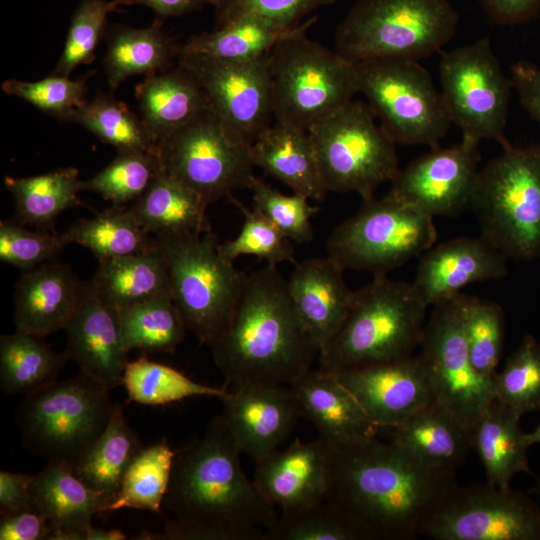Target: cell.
<instances>
[{"mask_svg": "<svg viewBox=\"0 0 540 540\" xmlns=\"http://www.w3.org/2000/svg\"><path fill=\"white\" fill-rule=\"evenodd\" d=\"M358 91L395 143L438 146L451 120L441 92L416 60L374 58L356 62Z\"/></svg>", "mask_w": 540, "mask_h": 540, "instance_id": "4fadbf2b", "label": "cell"}, {"mask_svg": "<svg viewBox=\"0 0 540 540\" xmlns=\"http://www.w3.org/2000/svg\"><path fill=\"white\" fill-rule=\"evenodd\" d=\"M34 505L51 525L50 540H84L94 515L105 513L109 500L90 488L65 463L48 462L31 484Z\"/></svg>", "mask_w": 540, "mask_h": 540, "instance_id": "4316f807", "label": "cell"}, {"mask_svg": "<svg viewBox=\"0 0 540 540\" xmlns=\"http://www.w3.org/2000/svg\"><path fill=\"white\" fill-rule=\"evenodd\" d=\"M155 238L167 261L171 297L187 329L210 347L228 326L247 275L220 255L212 231Z\"/></svg>", "mask_w": 540, "mask_h": 540, "instance_id": "30bf717a", "label": "cell"}, {"mask_svg": "<svg viewBox=\"0 0 540 540\" xmlns=\"http://www.w3.org/2000/svg\"><path fill=\"white\" fill-rule=\"evenodd\" d=\"M344 269L329 256L294 264L287 289L305 329L319 350L342 326L353 291L343 278Z\"/></svg>", "mask_w": 540, "mask_h": 540, "instance_id": "d4e9b609", "label": "cell"}, {"mask_svg": "<svg viewBox=\"0 0 540 540\" xmlns=\"http://www.w3.org/2000/svg\"><path fill=\"white\" fill-rule=\"evenodd\" d=\"M69 360L41 337L16 330L0 337V387L6 394H29L57 380Z\"/></svg>", "mask_w": 540, "mask_h": 540, "instance_id": "74e56055", "label": "cell"}, {"mask_svg": "<svg viewBox=\"0 0 540 540\" xmlns=\"http://www.w3.org/2000/svg\"><path fill=\"white\" fill-rule=\"evenodd\" d=\"M225 385H290L311 369L319 347L289 297L287 280L267 264L246 276L222 335L210 346Z\"/></svg>", "mask_w": 540, "mask_h": 540, "instance_id": "3957f363", "label": "cell"}, {"mask_svg": "<svg viewBox=\"0 0 540 540\" xmlns=\"http://www.w3.org/2000/svg\"><path fill=\"white\" fill-rule=\"evenodd\" d=\"M470 208L482 236L507 258L540 256V144L511 146L478 175Z\"/></svg>", "mask_w": 540, "mask_h": 540, "instance_id": "ba28073f", "label": "cell"}, {"mask_svg": "<svg viewBox=\"0 0 540 540\" xmlns=\"http://www.w3.org/2000/svg\"><path fill=\"white\" fill-rule=\"evenodd\" d=\"M526 440L529 446L540 444V423L532 432L526 433Z\"/></svg>", "mask_w": 540, "mask_h": 540, "instance_id": "6125c7cd", "label": "cell"}, {"mask_svg": "<svg viewBox=\"0 0 540 540\" xmlns=\"http://www.w3.org/2000/svg\"><path fill=\"white\" fill-rule=\"evenodd\" d=\"M457 302L471 362L479 374L493 380L504 342V312L495 302L461 293Z\"/></svg>", "mask_w": 540, "mask_h": 540, "instance_id": "ee69618b", "label": "cell"}, {"mask_svg": "<svg viewBox=\"0 0 540 540\" xmlns=\"http://www.w3.org/2000/svg\"><path fill=\"white\" fill-rule=\"evenodd\" d=\"M69 244L64 232L32 231L16 220L0 221V260L23 271L56 260Z\"/></svg>", "mask_w": 540, "mask_h": 540, "instance_id": "f5cc1de1", "label": "cell"}, {"mask_svg": "<svg viewBox=\"0 0 540 540\" xmlns=\"http://www.w3.org/2000/svg\"><path fill=\"white\" fill-rule=\"evenodd\" d=\"M122 385L129 401L145 405H164L195 396L223 399L229 393L226 385L213 387L196 382L174 367L145 356L127 362Z\"/></svg>", "mask_w": 540, "mask_h": 540, "instance_id": "7bdbcfd3", "label": "cell"}, {"mask_svg": "<svg viewBox=\"0 0 540 540\" xmlns=\"http://www.w3.org/2000/svg\"><path fill=\"white\" fill-rule=\"evenodd\" d=\"M88 284L101 302L117 311L171 295L167 261L159 245L148 252L98 261Z\"/></svg>", "mask_w": 540, "mask_h": 540, "instance_id": "f546056e", "label": "cell"}, {"mask_svg": "<svg viewBox=\"0 0 540 540\" xmlns=\"http://www.w3.org/2000/svg\"><path fill=\"white\" fill-rule=\"evenodd\" d=\"M221 0H205V3L207 4H212V5H217Z\"/></svg>", "mask_w": 540, "mask_h": 540, "instance_id": "e7e4bbea", "label": "cell"}, {"mask_svg": "<svg viewBox=\"0 0 540 540\" xmlns=\"http://www.w3.org/2000/svg\"><path fill=\"white\" fill-rule=\"evenodd\" d=\"M105 37L103 62L112 90L131 76H149L171 68L174 57L179 55V49L162 31L160 19L144 28L115 24L106 30Z\"/></svg>", "mask_w": 540, "mask_h": 540, "instance_id": "836d02e7", "label": "cell"}, {"mask_svg": "<svg viewBox=\"0 0 540 540\" xmlns=\"http://www.w3.org/2000/svg\"><path fill=\"white\" fill-rule=\"evenodd\" d=\"M126 352L173 353L187 326L170 294L160 295L118 311Z\"/></svg>", "mask_w": 540, "mask_h": 540, "instance_id": "ab89813d", "label": "cell"}, {"mask_svg": "<svg viewBox=\"0 0 540 540\" xmlns=\"http://www.w3.org/2000/svg\"><path fill=\"white\" fill-rule=\"evenodd\" d=\"M495 399L519 416L540 409V343L530 334L493 378Z\"/></svg>", "mask_w": 540, "mask_h": 540, "instance_id": "bcb514c9", "label": "cell"}, {"mask_svg": "<svg viewBox=\"0 0 540 540\" xmlns=\"http://www.w3.org/2000/svg\"><path fill=\"white\" fill-rule=\"evenodd\" d=\"M241 454L219 416L176 451L160 539L265 540L278 515L244 473Z\"/></svg>", "mask_w": 540, "mask_h": 540, "instance_id": "6da1fadb", "label": "cell"}, {"mask_svg": "<svg viewBox=\"0 0 540 540\" xmlns=\"http://www.w3.org/2000/svg\"><path fill=\"white\" fill-rule=\"evenodd\" d=\"M301 417L310 421L330 447H342L374 438L377 427L337 377L310 369L289 385Z\"/></svg>", "mask_w": 540, "mask_h": 540, "instance_id": "484cf974", "label": "cell"}, {"mask_svg": "<svg viewBox=\"0 0 540 540\" xmlns=\"http://www.w3.org/2000/svg\"><path fill=\"white\" fill-rule=\"evenodd\" d=\"M249 189L254 208L264 214L290 240L297 243L313 239L310 219L318 211L308 198L297 193L285 195L254 176Z\"/></svg>", "mask_w": 540, "mask_h": 540, "instance_id": "816d5d0a", "label": "cell"}, {"mask_svg": "<svg viewBox=\"0 0 540 540\" xmlns=\"http://www.w3.org/2000/svg\"><path fill=\"white\" fill-rule=\"evenodd\" d=\"M510 80L522 106L540 124V68L519 61L511 68Z\"/></svg>", "mask_w": 540, "mask_h": 540, "instance_id": "6f0895ef", "label": "cell"}, {"mask_svg": "<svg viewBox=\"0 0 540 540\" xmlns=\"http://www.w3.org/2000/svg\"><path fill=\"white\" fill-rule=\"evenodd\" d=\"M34 475L0 472L1 516L36 510L31 491Z\"/></svg>", "mask_w": 540, "mask_h": 540, "instance_id": "9f6ffc18", "label": "cell"}, {"mask_svg": "<svg viewBox=\"0 0 540 540\" xmlns=\"http://www.w3.org/2000/svg\"><path fill=\"white\" fill-rule=\"evenodd\" d=\"M374 116L365 103L351 100L307 130L327 192H356L367 200L395 177L396 143Z\"/></svg>", "mask_w": 540, "mask_h": 540, "instance_id": "8fae6325", "label": "cell"}, {"mask_svg": "<svg viewBox=\"0 0 540 540\" xmlns=\"http://www.w3.org/2000/svg\"><path fill=\"white\" fill-rule=\"evenodd\" d=\"M520 418L494 398L471 434V447L484 466L487 482L500 489L511 488V480L518 473L531 474L527 456L530 446Z\"/></svg>", "mask_w": 540, "mask_h": 540, "instance_id": "1f68e13d", "label": "cell"}, {"mask_svg": "<svg viewBox=\"0 0 540 540\" xmlns=\"http://www.w3.org/2000/svg\"><path fill=\"white\" fill-rule=\"evenodd\" d=\"M316 19L313 16L298 25L287 26L259 16H243L214 31L191 36L179 51L250 61L269 54L281 40L311 27Z\"/></svg>", "mask_w": 540, "mask_h": 540, "instance_id": "e575fe53", "label": "cell"}, {"mask_svg": "<svg viewBox=\"0 0 540 540\" xmlns=\"http://www.w3.org/2000/svg\"><path fill=\"white\" fill-rule=\"evenodd\" d=\"M64 234L70 244L87 248L98 261L140 254L158 246L156 238L124 206L112 205L90 219H78Z\"/></svg>", "mask_w": 540, "mask_h": 540, "instance_id": "f35d334b", "label": "cell"}, {"mask_svg": "<svg viewBox=\"0 0 540 540\" xmlns=\"http://www.w3.org/2000/svg\"><path fill=\"white\" fill-rule=\"evenodd\" d=\"M154 155L160 172L208 204L249 189L255 176L252 144L211 104L159 140Z\"/></svg>", "mask_w": 540, "mask_h": 540, "instance_id": "52a82bcc", "label": "cell"}, {"mask_svg": "<svg viewBox=\"0 0 540 540\" xmlns=\"http://www.w3.org/2000/svg\"><path fill=\"white\" fill-rule=\"evenodd\" d=\"M457 485L455 472L426 468L374 437L330 447L325 498L368 540H413Z\"/></svg>", "mask_w": 540, "mask_h": 540, "instance_id": "7a4b0ae2", "label": "cell"}, {"mask_svg": "<svg viewBox=\"0 0 540 540\" xmlns=\"http://www.w3.org/2000/svg\"><path fill=\"white\" fill-rule=\"evenodd\" d=\"M477 143L463 139L435 147L399 169L389 195L431 217L455 216L470 208L478 180Z\"/></svg>", "mask_w": 540, "mask_h": 540, "instance_id": "ac0fdd59", "label": "cell"}, {"mask_svg": "<svg viewBox=\"0 0 540 540\" xmlns=\"http://www.w3.org/2000/svg\"><path fill=\"white\" fill-rule=\"evenodd\" d=\"M67 122L82 126L118 152L155 153L156 143L141 117L110 94L98 93Z\"/></svg>", "mask_w": 540, "mask_h": 540, "instance_id": "b9f144b4", "label": "cell"}, {"mask_svg": "<svg viewBox=\"0 0 540 540\" xmlns=\"http://www.w3.org/2000/svg\"><path fill=\"white\" fill-rule=\"evenodd\" d=\"M84 283L68 264L56 260L23 271L13 295L16 330L43 337L64 329Z\"/></svg>", "mask_w": 540, "mask_h": 540, "instance_id": "cb8c5ba5", "label": "cell"}, {"mask_svg": "<svg viewBox=\"0 0 540 540\" xmlns=\"http://www.w3.org/2000/svg\"><path fill=\"white\" fill-rule=\"evenodd\" d=\"M178 65L199 83L209 103L252 144L273 122L269 54L232 61L179 51Z\"/></svg>", "mask_w": 540, "mask_h": 540, "instance_id": "e0dca14e", "label": "cell"}, {"mask_svg": "<svg viewBox=\"0 0 540 540\" xmlns=\"http://www.w3.org/2000/svg\"><path fill=\"white\" fill-rule=\"evenodd\" d=\"M109 391L79 372L25 395L16 415L22 446L74 468L110 422L115 403Z\"/></svg>", "mask_w": 540, "mask_h": 540, "instance_id": "8992f818", "label": "cell"}, {"mask_svg": "<svg viewBox=\"0 0 540 540\" xmlns=\"http://www.w3.org/2000/svg\"><path fill=\"white\" fill-rule=\"evenodd\" d=\"M423 536L436 540H540V507L525 493L488 482L450 492Z\"/></svg>", "mask_w": 540, "mask_h": 540, "instance_id": "2e32d148", "label": "cell"}, {"mask_svg": "<svg viewBox=\"0 0 540 540\" xmlns=\"http://www.w3.org/2000/svg\"><path fill=\"white\" fill-rule=\"evenodd\" d=\"M507 259L482 235L452 239L422 254L412 284L428 306H435L468 284L505 277Z\"/></svg>", "mask_w": 540, "mask_h": 540, "instance_id": "44dd1931", "label": "cell"}, {"mask_svg": "<svg viewBox=\"0 0 540 540\" xmlns=\"http://www.w3.org/2000/svg\"><path fill=\"white\" fill-rule=\"evenodd\" d=\"M126 535L118 529L105 530L91 526L86 532L84 540H123Z\"/></svg>", "mask_w": 540, "mask_h": 540, "instance_id": "94428289", "label": "cell"}, {"mask_svg": "<svg viewBox=\"0 0 540 540\" xmlns=\"http://www.w3.org/2000/svg\"><path fill=\"white\" fill-rule=\"evenodd\" d=\"M209 204L196 192L164 173L128 207L142 228L154 237L211 231Z\"/></svg>", "mask_w": 540, "mask_h": 540, "instance_id": "d6a6232c", "label": "cell"}, {"mask_svg": "<svg viewBox=\"0 0 540 540\" xmlns=\"http://www.w3.org/2000/svg\"><path fill=\"white\" fill-rule=\"evenodd\" d=\"M1 89L62 121H68L88 101L85 80H72L53 73L34 82L9 79L1 84Z\"/></svg>", "mask_w": 540, "mask_h": 540, "instance_id": "f907efd6", "label": "cell"}, {"mask_svg": "<svg viewBox=\"0 0 540 540\" xmlns=\"http://www.w3.org/2000/svg\"><path fill=\"white\" fill-rule=\"evenodd\" d=\"M111 3L114 9L122 5H144L162 18L181 16L206 4L205 0H111Z\"/></svg>", "mask_w": 540, "mask_h": 540, "instance_id": "91938a15", "label": "cell"}, {"mask_svg": "<svg viewBox=\"0 0 540 540\" xmlns=\"http://www.w3.org/2000/svg\"><path fill=\"white\" fill-rule=\"evenodd\" d=\"M394 429L392 443L418 464L455 472L471 447V434L434 400Z\"/></svg>", "mask_w": 540, "mask_h": 540, "instance_id": "83f0119b", "label": "cell"}, {"mask_svg": "<svg viewBox=\"0 0 540 540\" xmlns=\"http://www.w3.org/2000/svg\"><path fill=\"white\" fill-rule=\"evenodd\" d=\"M255 166L308 199L322 200L324 187L307 130L275 121L252 143Z\"/></svg>", "mask_w": 540, "mask_h": 540, "instance_id": "f1b7e54d", "label": "cell"}, {"mask_svg": "<svg viewBox=\"0 0 540 540\" xmlns=\"http://www.w3.org/2000/svg\"><path fill=\"white\" fill-rule=\"evenodd\" d=\"M142 447L138 434L126 422L123 406L115 403L106 429L73 471L90 488L103 494L110 504L129 463Z\"/></svg>", "mask_w": 540, "mask_h": 540, "instance_id": "8d00e7d4", "label": "cell"}, {"mask_svg": "<svg viewBox=\"0 0 540 540\" xmlns=\"http://www.w3.org/2000/svg\"><path fill=\"white\" fill-rule=\"evenodd\" d=\"M309 28L269 52L274 120L304 130L359 93L356 63L309 39Z\"/></svg>", "mask_w": 540, "mask_h": 540, "instance_id": "9c48e42d", "label": "cell"}, {"mask_svg": "<svg viewBox=\"0 0 540 540\" xmlns=\"http://www.w3.org/2000/svg\"><path fill=\"white\" fill-rule=\"evenodd\" d=\"M427 308L412 283L374 276L353 291L342 326L319 351L318 369L335 373L413 355Z\"/></svg>", "mask_w": 540, "mask_h": 540, "instance_id": "277c9868", "label": "cell"}, {"mask_svg": "<svg viewBox=\"0 0 540 540\" xmlns=\"http://www.w3.org/2000/svg\"><path fill=\"white\" fill-rule=\"evenodd\" d=\"M230 198L243 214L244 223L234 239L218 245L223 258L233 262L242 255H254L274 266L282 262H297L290 239L273 222L258 209L249 210L233 196Z\"/></svg>", "mask_w": 540, "mask_h": 540, "instance_id": "c3c4849f", "label": "cell"}, {"mask_svg": "<svg viewBox=\"0 0 540 540\" xmlns=\"http://www.w3.org/2000/svg\"><path fill=\"white\" fill-rule=\"evenodd\" d=\"M135 97L156 145L210 104L196 79L179 65L146 76L136 86Z\"/></svg>", "mask_w": 540, "mask_h": 540, "instance_id": "4dcf8cb0", "label": "cell"}, {"mask_svg": "<svg viewBox=\"0 0 540 540\" xmlns=\"http://www.w3.org/2000/svg\"><path fill=\"white\" fill-rule=\"evenodd\" d=\"M337 0H221L216 7L218 25L243 16H259L287 26L300 24L311 12Z\"/></svg>", "mask_w": 540, "mask_h": 540, "instance_id": "db71d44e", "label": "cell"}, {"mask_svg": "<svg viewBox=\"0 0 540 540\" xmlns=\"http://www.w3.org/2000/svg\"><path fill=\"white\" fill-rule=\"evenodd\" d=\"M114 10L108 0L79 1L53 74L69 77L78 66L94 61L96 47L107 30V17Z\"/></svg>", "mask_w": 540, "mask_h": 540, "instance_id": "681fc988", "label": "cell"}, {"mask_svg": "<svg viewBox=\"0 0 540 540\" xmlns=\"http://www.w3.org/2000/svg\"><path fill=\"white\" fill-rule=\"evenodd\" d=\"M333 374L377 427L394 428L434 400L417 354Z\"/></svg>", "mask_w": 540, "mask_h": 540, "instance_id": "ffe728a7", "label": "cell"}, {"mask_svg": "<svg viewBox=\"0 0 540 540\" xmlns=\"http://www.w3.org/2000/svg\"><path fill=\"white\" fill-rule=\"evenodd\" d=\"M441 95L462 138L479 144L495 140L512 145L504 135L511 80L502 72L487 37L441 55Z\"/></svg>", "mask_w": 540, "mask_h": 540, "instance_id": "5bb4252c", "label": "cell"}, {"mask_svg": "<svg viewBox=\"0 0 540 540\" xmlns=\"http://www.w3.org/2000/svg\"><path fill=\"white\" fill-rule=\"evenodd\" d=\"M223 401L220 419L242 454L258 463L278 450L301 417L289 385L235 386Z\"/></svg>", "mask_w": 540, "mask_h": 540, "instance_id": "d6986e66", "label": "cell"}, {"mask_svg": "<svg viewBox=\"0 0 540 540\" xmlns=\"http://www.w3.org/2000/svg\"><path fill=\"white\" fill-rule=\"evenodd\" d=\"M489 17L499 24H515L531 18L540 9V0H481Z\"/></svg>", "mask_w": 540, "mask_h": 540, "instance_id": "680465c9", "label": "cell"}, {"mask_svg": "<svg viewBox=\"0 0 540 540\" xmlns=\"http://www.w3.org/2000/svg\"><path fill=\"white\" fill-rule=\"evenodd\" d=\"M265 540H368L337 505L324 498L307 507L281 512Z\"/></svg>", "mask_w": 540, "mask_h": 540, "instance_id": "f6af8a7d", "label": "cell"}, {"mask_svg": "<svg viewBox=\"0 0 540 540\" xmlns=\"http://www.w3.org/2000/svg\"><path fill=\"white\" fill-rule=\"evenodd\" d=\"M157 173L158 163L154 154L118 152L104 169L82 181L81 190L98 193L113 206H123L143 195Z\"/></svg>", "mask_w": 540, "mask_h": 540, "instance_id": "7dc6e473", "label": "cell"}, {"mask_svg": "<svg viewBox=\"0 0 540 540\" xmlns=\"http://www.w3.org/2000/svg\"><path fill=\"white\" fill-rule=\"evenodd\" d=\"M419 349L434 401L472 434L495 396L493 380L471 362L457 296L434 306Z\"/></svg>", "mask_w": 540, "mask_h": 540, "instance_id": "9a60e30c", "label": "cell"}, {"mask_svg": "<svg viewBox=\"0 0 540 540\" xmlns=\"http://www.w3.org/2000/svg\"><path fill=\"white\" fill-rule=\"evenodd\" d=\"M52 532L49 522L37 510L1 517V540H50Z\"/></svg>", "mask_w": 540, "mask_h": 540, "instance_id": "11a10c76", "label": "cell"}, {"mask_svg": "<svg viewBox=\"0 0 540 540\" xmlns=\"http://www.w3.org/2000/svg\"><path fill=\"white\" fill-rule=\"evenodd\" d=\"M82 180L78 169L59 168L32 176L4 178V185L15 203V219L22 225L46 229L63 211L79 206Z\"/></svg>", "mask_w": 540, "mask_h": 540, "instance_id": "d590c367", "label": "cell"}, {"mask_svg": "<svg viewBox=\"0 0 540 540\" xmlns=\"http://www.w3.org/2000/svg\"><path fill=\"white\" fill-rule=\"evenodd\" d=\"M433 217L387 194L363 200L327 240V256L344 270L387 273L430 249L437 239Z\"/></svg>", "mask_w": 540, "mask_h": 540, "instance_id": "7c38bea8", "label": "cell"}, {"mask_svg": "<svg viewBox=\"0 0 540 540\" xmlns=\"http://www.w3.org/2000/svg\"><path fill=\"white\" fill-rule=\"evenodd\" d=\"M329 454L330 446L320 437L309 442L297 439L256 463L254 485L268 504L282 512L315 504L326 495Z\"/></svg>", "mask_w": 540, "mask_h": 540, "instance_id": "603a6c76", "label": "cell"}, {"mask_svg": "<svg viewBox=\"0 0 540 540\" xmlns=\"http://www.w3.org/2000/svg\"><path fill=\"white\" fill-rule=\"evenodd\" d=\"M65 352L80 372L108 390L123 384L128 362L119 313L101 302L85 281L79 303L64 328Z\"/></svg>", "mask_w": 540, "mask_h": 540, "instance_id": "7402d4cb", "label": "cell"}, {"mask_svg": "<svg viewBox=\"0 0 540 540\" xmlns=\"http://www.w3.org/2000/svg\"><path fill=\"white\" fill-rule=\"evenodd\" d=\"M458 14L448 0H357L338 25L336 51L352 62L420 60L455 35Z\"/></svg>", "mask_w": 540, "mask_h": 540, "instance_id": "5b68a950", "label": "cell"}, {"mask_svg": "<svg viewBox=\"0 0 540 540\" xmlns=\"http://www.w3.org/2000/svg\"><path fill=\"white\" fill-rule=\"evenodd\" d=\"M531 493L540 497V479L532 487Z\"/></svg>", "mask_w": 540, "mask_h": 540, "instance_id": "be15d7a7", "label": "cell"}, {"mask_svg": "<svg viewBox=\"0 0 540 540\" xmlns=\"http://www.w3.org/2000/svg\"><path fill=\"white\" fill-rule=\"evenodd\" d=\"M175 454L166 439L142 447L129 463L106 513L123 508L161 513Z\"/></svg>", "mask_w": 540, "mask_h": 540, "instance_id": "60d3db41", "label": "cell"}]
</instances>
